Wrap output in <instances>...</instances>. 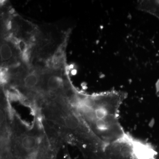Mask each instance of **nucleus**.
Instances as JSON below:
<instances>
[{
  "mask_svg": "<svg viewBox=\"0 0 159 159\" xmlns=\"http://www.w3.org/2000/svg\"><path fill=\"white\" fill-rule=\"evenodd\" d=\"M138 9L153 15L159 19V1H140Z\"/></svg>",
  "mask_w": 159,
  "mask_h": 159,
  "instance_id": "obj_4",
  "label": "nucleus"
},
{
  "mask_svg": "<svg viewBox=\"0 0 159 159\" xmlns=\"http://www.w3.org/2000/svg\"><path fill=\"white\" fill-rule=\"evenodd\" d=\"M5 121V114L2 109L1 110V124H3Z\"/></svg>",
  "mask_w": 159,
  "mask_h": 159,
  "instance_id": "obj_6",
  "label": "nucleus"
},
{
  "mask_svg": "<svg viewBox=\"0 0 159 159\" xmlns=\"http://www.w3.org/2000/svg\"><path fill=\"white\" fill-rule=\"evenodd\" d=\"M95 104L91 108L80 106V115L106 145L122 140L126 136L119 119V109L126 94L111 91L94 95Z\"/></svg>",
  "mask_w": 159,
  "mask_h": 159,
  "instance_id": "obj_1",
  "label": "nucleus"
},
{
  "mask_svg": "<svg viewBox=\"0 0 159 159\" xmlns=\"http://www.w3.org/2000/svg\"><path fill=\"white\" fill-rule=\"evenodd\" d=\"M39 141L36 137L29 134L24 135L19 141L20 147L23 151L31 154L34 152L38 146Z\"/></svg>",
  "mask_w": 159,
  "mask_h": 159,
  "instance_id": "obj_3",
  "label": "nucleus"
},
{
  "mask_svg": "<svg viewBox=\"0 0 159 159\" xmlns=\"http://www.w3.org/2000/svg\"><path fill=\"white\" fill-rule=\"evenodd\" d=\"M24 61H25L20 43L11 38H1V69L12 67Z\"/></svg>",
  "mask_w": 159,
  "mask_h": 159,
  "instance_id": "obj_2",
  "label": "nucleus"
},
{
  "mask_svg": "<svg viewBox=\"0 0 159 159\" xmlns=\"http://www.w3.org/2000/svg\"><path fill=\"white\" fill-rule=\"evenodd\" d=\"M65 124L68 128L72 130H77L82 128V122L76 116L70 115L65 118Z\"/></svg>",
  "mask_w": 159,
  "mask_h": 159,
  "instance_id": "obj_5",
  "label": "nucleus"
}]
</instances>
